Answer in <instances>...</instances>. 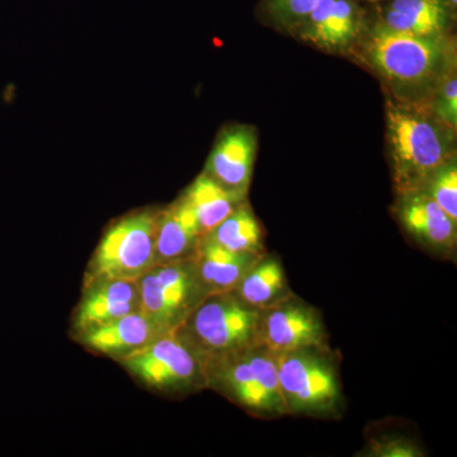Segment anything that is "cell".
Instances as JSON below:
<instances>
[{"label": "cell", "instance_id": "26", "mask_svg": "<svg viewBox=\"0 0 457 457\" xmlns=\"http://www.w3.org/2000/svg\"><path fill=\"white\" fill-rule=\"evenodd\" d=\"M366 2L375 3V4H378V3L385 2V0H366Z\"/></svg>", "mask_w": 457, "mask_h": 457}, {"label": "cell", "instance_id": "21", "mask_svg": "<svg viewBox=\"0 0 457 457\" xmlns=\"http://www.w3.org/2000/svg\"><path fill=\"white\" fill-rule=\"evenodd\" d=\"M318 0H261L260 16L279 33L293 36Z\"/></svg>", "mask_w": 457, "mask_h": 457}, {"label": "cell", "instance_id": "12", "mask_svg": "<svg viewBox=\"0 0 457 457\" xmlns=\"http://www.w3.org/2000/svg\"><path fill=\"white\" fill-rule=\"evenodd\" d=\"M258 154V131L251 125L228 126L213 145L204 173L225 188L248 195Z\"/></svg>", "mask_w": 457, "mask_h": 457}, {"label": "cell", "instance_id": "6", "mask_svg": "<svg viewBox=\"0 0 457 457\" xmlns=\"http://www.w3.org/2000/svg\"><path fill=\"white\" fill-rule=\"evenodd\" d=\"M158 212L125 216L107 228L96 249L86 284L97 279L137 281L155 266V227Z\"/></svg>", "mask_w": 457, "mask_h": 457}, {"label": "cell", "instance_id": "9", "mask_svg": "<svg viewBox=\"0 0 457 457\" xmlns=\"http://www.w3.org/2000/svg\"><path fill=\"white\" fill-rule=\"evenodd\" d=\"M371 12L357 0H318L293 37L328 55L350 59L368 29Z\"/></svg>", "mask_w": 457, "mask_h": 457}, {"label": "cell", "instance_id": "20", "mask_svg": "<svg viewBox=\"0 0 457 457\" xmlns=\"http://www.w3.org/2000/svg\"><path fill=\"white\" fill-rule=\"evenodd\" d=\"M207 237L234 252L263 254L264 230L249 201L240 204L225 220L212 228Z\"/></svg>", "mask_w": 457, "mask_h": 457}, {"label": "cell", "instance_id": "25", "mask_svg": "<svg viewBox=\"0 0 457 457\" xmlns=\"http://www.w3.org/2000/svg\"><path fill=\"white\" fill-rule=\"evenodd\" d=\"M449 3L453 8L457 9V0H449Z\"/></svg>", "mask_w": 457, "mask_h": 457}, {"label": "cell", "instance_id": "11", "mask_svg": "<svg viewBox=\"0 0 457 457\" xmlns=\"http://www.w3.org/2000/svg\"><path fill=\"white\" fill-rule=\"evenodd\" d=\"M393 215L417 245L442 260H455L457 221L422 189L395 194Z\"/></svg>", "mask_w": 457, "mask_h": 457}, {"label": "cell", "instance_id": "23", "mask_svg": "<svg viewBox=\"0 0 457 457\" xmlns=\"http://www.w3.org/2000/svg\"><path fill=\"white\" fill-rule=\"evenodd\" d=\"M429 110L445 125L457 131V69L451 71L436 90Z\"/></svg>", "mask_w": 457, "mask_h": 457}, {"label": "cell", "instance_id": "16", "mask_svg": "<svg viewBox=\"0 0 457 457\" xmlns=\"http://www.w3.org/2000/svg\"><path fill=\"white\" fill-rule=\"evenodd\" d=\"M203 237L194 210L179 197L156 216L155 264L192 258Z\"/></svg>", "mask_w": 457, "mask_h": 457}, {"label": "cell", "instance_id": "7", "mask_svg": "<svg viewBox=\"0 0 457 457\" xmlns=\"http://www.w3.org/2000/svg\"><path fill=\"white\" fill-rule=\"evenodd\" d=\"M137 380L159 392H192L207 387L206 369L177 330L119 360Z\"/></svg>", "mask_w": 457, "mask_h": 457}, {"label": "cell", "instance_id": "1", "mask_svg": "<svg viewBox=\"0 0 457 457\" xmlns=\"http://www.w3.org/2000/svg\"><path fill=\"white\" fill-rule=\"evenodd\" d=\"M350 60L378 78L387 97L429 107L436 90L457 69L456 35H405L380 25L371 14Z\"/></svg>", "mask_w": 457, "mask_h": 457}, {"label": "cell", "instance_id": "3", "mask_svg": "<svg viewBox=\"0 0 457 457\" xmlns=\"http://www.w3.org/2000/svg\"><path fill=\"white\" fill-rule=\"evenodd\" d=\"M260 312L231 291L210 294L177 332L196 352L206 369L215 361L261 343Z\"/></svg>", "mask_w": 457, "mask_h": 457}, {"label": "cell", "instance_id": "8", "mask_svg": "<svg viewBox=\"0 0 457 457\" xmlns=\"http://www.w3.org/2000/svg\"><path fill=\"white\" fill-rule=\"evenodd\" d=\"M141 312L165 332L179 329L207 296L192 258L155 264L139 279Z\"/></svg>", "mask_w": 457, "mask_h": 457}, {"label": "cell", "instance_id": "5", "mask_svg": "<svg viewBox=\"0 0 457 457\" xmlns=\"http://www.w3.org/2000/svg\"><path fill=\"white\" fill-rule=\"evenodd\" d=\"M275 354L288 414L333 417L341 413V376L330 347L300 348Z\"/></svg>", "mask_w": 457, "mask_h": 457}, {"label": "cell", "instance_id": "24", "mask_svg": "<svg viewBox=\"0 0 457 457\" xmlns=\"http://www.w3.org/2000/svg\"><path fill=\"white\" fill-rule=\"evenodd\" d=\"M363 456L371 457H420L422 450L404 436L385 435L369 442Z\"/></svg>", "mask_w": 457, "mask_h": 457}, {"label": "cell", "instance_id": "14", "mask_svg": "<svg viewBox=\"0 0 457 457\" xmlns=\"http://www.w3.org/2000/svg\"><path fill=\"white\" fill-rule=\"evenodd\" d=\"M140 311L137 281L97 279L86 284L82 302L75 312L74 330L79 336L92 328L104 326Z\"/></svg>", "mask_w": 457, "mask_h": 457}, {"label": "cell", "instance_id": "22", "mask_svg": "<svg viewBox=\"0 0 457 457\" xmlns=\"http://www.w3.org/2000/svg\"><path fill=\"white\" fill-rule=\"evenodd\" d=\"M420 189L457 221V155L433 171Z\"/></svg>", "mask_w": 457, "mask_h": 457}, {"label": "cell", "instance_id": "2", "mask_svg": "<svg viewBox=\"0 0 457 457\" xmlns=\"http://www.w3.org/2000/svg\"><path fill=\"white\" fill-rule=\"evenodd\" d=\"M385 128L395 194L422 188L433 171L457 155V131L429 107L385 96Z\"/></svg>", "mask_w": 457, "mask_h": 457}, {"label": "cell", "instance_id": "10", "mask_svg": "<svg viewBox=\"0 0 457 457\" xmlns=\"http://www.w3.org/2000/svg\"><path fill=\"white\" fill-rule=\"evenodd\" d=\"M260 312V342L273 353L330 347L320 312L296 295Z\"/></svg>", "mask_w": 457, "mask_h": 457}, {"label": "cell", "instance_id": "18", "mask_svg": "<svg viewBox=\"0 0 457 457\" xmlns=\"http://www.w3.org/2000/svg\"><path fill=\"white\" fill-rule=\"evenodd\" d=\"M231 293L257 311L270 308L294 294L281 260L267 252L254 262Z\"/></svg>", "mask_w": 457, "mask_h": 457}, {"label": "cell", "instance_id": "17", "mask_svg": "<svg viewBox=\"0 0 457 457\" xmlns=\"http://www.w3.org/2000/svg\"><path fill=\"white\" fill-rule=\"evenodd\" d=\"M263 254L230 251L204 236L192 261L207 295L230 293Z\"/></svg>", "mask_w": 457, "mask_h": 457}, {"label": "cell", "instance_id": "15", "mask_svg": "<svg viewBox=\"0 0 457 457\" xmlns=\"http://www.w3.org/2000/svg\"><path fill=\"white\" fill-rule=\"evenodd\" d=\"M165 333L170 332H165L140 311L104 326L86 330L78 336V339L89 350L119 361L132 352L145 347Z\"/></svg>", "mask_w": 457, "mask_h": 457}, {"label": "cell", "instance_id": "13", "mask_svg": "<svg viewBox=\"0 0 457 457\" xmlns=\"http://www.w3.org/2000/svg\"><path fill=\"white\" fill-rule=\"evenodd\" d=\"M457 9L449 0H385L372 17L392 31L420 37L455 35Z\"/></svg>", "mask_w": 457, "mask_h": 457}, {"label": "cell", "instance_id": "4", "mask_svg": "<svg viewBox=\"0 0 457 457\" xmlns=\"http://www.w3.org/2000/svg\"><path fill=\"white\" fill-rule=\"evenodd\" d=\"M206 376L207 387L221 393L246 413L261 418L288 414L276 354L262 343L210 363Z\"/></svg>", "mask_w": 457, "mask_h": 457}, {"label": "cell", "instance_id": "19", "mask_svg": "<svg viewBox=\"0 0 457 457\" xmlns=\"http://www.w3.org/2000/svg\"><path fill=\"white\" fill-rule=\"evenodd\" d=\"M180 197L194 210L204 236L218 227L240 204L248 201V195L225 188L204 171Z\"/></svg>", "mask_w": 457, "mask_h": 457}]
</instances>
